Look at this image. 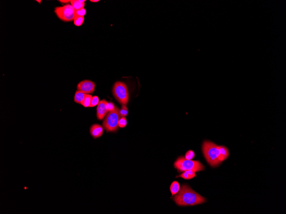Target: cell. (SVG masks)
<instances>
[{
  "mask_svg": "<svg viewBox=\"0 0 286 214\" xmlns=\"http://www.w3.org/2000/svg\"><path fill=\"white\" fill-rule=\"evenodd\" d=\"M173 200L178 205L191 206L201 204L206 201L205 198L194 192L188 185H182Z\"/></svg>",
  "mask_w": 286,
  "mask_h": 214,
  "instance_id": "obj_1",
  "label": "cell"
},
{
  "mask_svg": "<svg viewBox=\"0 0 286 214\" xmlns=\"http://www.w3.org/2000/svg\"><path fill=\"white\" fill-rule=\"evenodd\" d=\"M54 12L60 20L64 22L73 21L76 16L75 10L71 4H67L55 7Z\"/></svg>",
  "mask_w": 286,
  "mask_h": 214,
  "instance_id": "obj_6",
  "label": "cell"
},
{
  "mask_svg": "<svg viewBox=\"0 0 286 214\" xmlns=\"http://www.w3.org/2000/svg\"><path fill=\"white\" fill-rule=\"evenodd\" d=\"M107 102L106 100H102L98 104L97 116L98 120H102L108 112L107 108Z\"/></svg>",
  "mask_w": 286,
  "mask_h": 214,
  "instance_id": "obj_8",
  "label": "cell"
},
{
  "mask_svg": "<svg viewBox=\"0 0 286 214\" xmlns=\"http://www.w3.org/2000/svg\"><path fill=\"white\" fill-rule=\"evenodd\" d=\"M99 98L98 96H94L93 97L91 100V104H90L89 107H94L98 105L99 103Z\"/></svg>",
  "mask_w": 286,
  "mask_h": 214,
  "instance_id": "obj_19",
  "label": "cell"
},
{
  "mask_svg": "<svg viewBox=\"0 0 286 214\" xmlns=\"http://www.w3.org/2000/svg\"><path fill=\"white\" fill-rule=\"evenodd\" d=\"M96 84L90 80H85L79 82L77 86V90L86 94H92L94 92Z\"/></svg>",
  "mask_w": 286,
  "mask_h": 214,
  "instance_id": "obj_7",
  "label": "cell"
},
{
  "mask_svg": "<svg viewBox=\"0 0 286 214\" xmlns=\"http://www.w3.org/2000/svg\"><path fill=\"white\" fill-rule=\"evenodd\" d=\"M87 94L77 90L74 96V102L79 104H82Z\"/></svg>",
  "mask_w": 286,
  "mask_h": 214,
  "instance_id": "obj_11",
  "label": "cell"
},
{
  "mask_svg": "<svg viewBox=\"0 0 286 214\" xmlns=\"http://www.w3.org/2000/svg\"><path fill=\"white\" fill-rule=\"evenodd\" d=\"M219 151V159L221 162L226 159L229 155L228 150L224 146H218Z\"/></svg>",
  "mask_w": 286,
  "mask_h": 214,
  "instance_id": "obj_10",
  "label": "cell"
},
{
  "mask_svg": "<svg viewBox=\"0 0 286 214\" xmlns=\"http://www.w3.org/2000/svg\"><path fill=\"white\" fill-rule=\"evenodd\" d=\"M90 1L92 2H98L99 1V0H90Z\"/></svg>",
  "mask_w": 286,
  "mask_h": 214,
  "instance_id": "obj_24",
  "label": "cell"
},
{
  "mask_svg": "<svg viewBox=\"0 0 286 214\" xmlns=\"http://www.w3.org/2000/svg\"><path fill=\"white\" fill-rule=\"evenodd\" d=\"M84 20V16L76 15L74 19V24L76 26H80L83 24Z\"/></svg>",
  "mask_w": 286,
  "mask_h": 214,
  "instance_id": "obj_16",
  "label": "cell"
},
{
  "mask_svg": "<svg viewBox=\"0 0 286 214\" xmlns=\"http://www.w3.org/2000/svg\"><path fill=\"white\" fill-rule=\"evenodd\" d=\"M37 1V2L39 3H41V0H40H40H37V1Z\"/></svg>",
  "mask_w": 286,
  "mask_h": 214,
  "instance_id": "obj_25",
  "label": "cell"
},
{
  "mask_svg": "<svg viewBox=\"0 0 286 214\" xmlns=\"http://www.w3.org/2000/svg\"><path fill=\"white\" fill-rule=\"evenodd\" d=\"M127 122L125 117H120L118 122V126L120 128H124L127 125Z\"/></svg>",
  "mask_w": 286,
  "mask_h": 214,
  "instance_id": "obj_18",
  "label": "cell"
},
{
  "mask_svg": "<svg viewBox=\"0 0 286 214\" xmlns=\"http://www.w3.org/2000/svg\"><path fill=\"white\" fill-rule=\"evenodd\" d=\"M75 14H76V15L84 16L86 14V10L85 8H83V9H81V10H75Z\"/></svg>",
  "mask_w": 286,
  "mask_h": 214,
  "instance_id": "obj_21",
  "label": "cell"
},
{
  "mask_svg": "<svg viewBox=\"0 0 286 214\" xmlns=\"http://www.w3.org/2000/svg\"><path fill=\"white\" fill-rule=\"evenodd\" d=\"M107 108L108 112H109L114 110V109L116 108V106H114L113 103L108 102L107 104Z\"/></svg>",
  "mask_w": 286,
  "mask_h": 214,
  "instance_id": "obj_22",
  "label": "cell"
},
{
  "mask_svg": "<svg viewBox=\"0 0 286 214\" xmlns=\"http://www.w3.org/2000/svg\"><path fill=\"white\" fill-rule=\"evenodd\" d=\"M174 167L179 171L191 170L195 172L202 171L204 167L198 161L186 159L182 156L179 157L174 164Z\"/></svg>",
  "mask_w": 286,
  "mask_h": 214,
  "instance_id": "obj_3",
  "label": "cell"
},
{
  "mask_svg": "<svg viewBox=\"0 0 286 214\" xmlns=\"http://www.w3.org/2000/svg\"><path fill=\"white\" fill-rule=\"evenodd\" d=\"M202 150L206 159L211 166L216 167L221 163L219 159L218 145L211 141H205L203 144Z\"/></svg>",
  "mask_w": 286,
  "mask_h": 214,
  "instance_id": "obj_2",
  "label": "cell"
},
{
  "mask_svg": "<svg viewBox=\"0 0 286 214\" xmlns=\"http://www.w3.org/2000/svg\"><path fill=\"white\" fill-rule=\"evenodd\" d=\"M58 1L62 3H67L69 2H70V1H69V0H59Z\"/></svg>",
  "mask_w": 286,
  "mask_h": 214,
  "instance_id": "obj_23",
  "label": "cell"
},
{
  "mask_svg": "<svg viewBox=\"0 0 286 214\" xmlns=\"http://www.w3.org/2000/svg\"><path fill=\"white\" fill-rule=\"evenodd\" d=\"M90 134L94 138H98L103 134V127L99 124H94L90 128Z\"/></svg>",
  "mask_w": 286,
  "mask_h": 214,
  "instance_id": "obj_9",
  "label": "cell"
},
{
  "mask_svg": "<svg viewBox=\"0 0 286 214\" xmlns=\"http://www.w3.org/2000/svg\"><path fill=\"white\" fill-rule=\"evenodd\" d=\"M195 176H196L195 172L193 171L189 170L184 171L182 174H181L180 176H178L177 178L180 177V178H183L185 180H190V179L194 178Z\"/></svg>",
  "mask_w": 286,
  "mask_h": 214,
  "instance_id": "obj_12",
  "label": "cell"
},
{
  "mask_svg": "<svg viewBox=\"0 0 286 214\" xmlns=\"http://www.w3.org/2000/svg\"><path fill=\"white\" fill-rule=\"evenodd\" d=\"M119 109L116 107L114 110L108 112L103 121L102 126L107 132H113L118 128V122L120 118Z\"/></svg>",
  "mask_w": 286,
  "mask_h": 214,
  "instance_id": "obj_4",
  "label": "cell"
},
{
  "mask_svg": "<svg viewBox=\"0 0 286 214\" xmlns=\"http://www.w3.org/2000/svg\"><path fill=\"white\" fill-rule=\"evenodd\" d=\"M113 93L116 100L121 104H128L129 99V93L126 84L122 82L115 83L113 86Z\"/></svg>",
  "mask_w": 286,
  "mask_h": 214,
  "instance_id": "obj_5",
  "label": "cell"
},
{
  "mask_svg": "<svg viewBox=\"0 0 286 214\" xmlns=\"http://www.w3.org/2000/svg\"><path fill=\"white\" fill-rule=\"evenodd\" d=\"M180 190V185L179 183L177 181H174L171 184L170 187V191L172 195L177 194Z\"/></svg>",
  "mask_w": 286,
  "mask_h": 214,
  "instance_id": "obj_14",
  "label": "cell"
},
{
  "mask_svg": "<svg viewBox=\"0 0 286 214\" xmlns=\"http://www.w3.org/2000/svg\"><path fill=\"white\" fill-rule=\"evenodd\" d=\"M71 4L75 10L83 9L85 6V3H82L79 0H71Z\"/></svg>",
  "mask_w": 286,
  "mask_h": 214,
  "instance_id": "obj_13",
  "label": "cell"
},
{
  "mask_svg": "<svg viewBox=\"0 0 286 214\" xmlns=\"http://www.w3.org/2000/svg\"><path fill=\"white\" fill-rule=\"evenodd\" d=\"M195 157V153L192 150L187 151L185 155V158L186 159L192 160Z\"/></svg>",
  "mask_w": 286,
  "mask_h": 214,
  "instance_id": "obj_20",
  "label": "cell"
},
{
  "mask_svg": "<svg viewBox=\"0 0 286 214\" xmlns=\"http://www.w3.org/2000/svg\"><path fill=\"white\" fill-rule=\"evenodd\" d=\"M119 113L121 117L127 116L128 115V110L126 105H123L122 106L121 109L120 110Z\"/></svg>",
  "mask_w": 286,
  "mask_h": 214,
  "instance_id": "obj_17",
  "label": "cell"
},
{
  "mask_svg": "<svg viewBox=\"0 0 286 214\" xmlns=\"http://www.w3.org/2000/svg\"><path fill=\"white\" fill-rule=\"evenodd\" d=\"M92 98H93V96L91 94H87L82 103V105L83 106L85 107H89Z\"/></svg>",
  "mask_w": 286,
  "mask_h": 214,
  "instance_id": "obj_15",
  "label": "cell"
}]
</instances>
